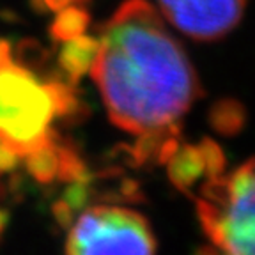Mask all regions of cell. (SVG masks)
Returning a JSON list of instances; mask_svg holds the SVG:
<instances>
[{
	"label": "cell",
	"instance_id": "6da1fadb",
	"mask_svg": "<svg viewBox=\"0 0 255 255\" xmlns=\"http://www.w3.org/2000/svg\"><path fill=\"white\" fill-rule=\"evenodd\" d=\"M91 73L110 121L136 136L172 128L200 94L186 52L147 0H126L110 16Z\"/></svg>",
	"mask_w": 255,
	"mask_h": 255
},
{
	"label": "cell",
	"instance_id": "7a4b0ae2",
	"mask_svg": "<svg viewBox=\"0 0 255 255\" xmlns=\"http://www.w3.org/2000/svg\"><path fill=\"white\" fill-rule=\"evenodd\" d=\"M59 112V96L28 69L0 55V149L28 154L43 149Z\"/></svg>",
	"mask_w": 255,
	"mask_h": 255
},
{
	"label": "cell",
	"instance_id": "3957f363",
	"mask_svg": "<svg viewBox=\"0 0 255 255\" xmlns=\"http://www.w3.org/2000/svg\"><path fill=\"white\" fill-rule=\"evenodd\" d=\"M254 161L206 183L197 200L200 225L222 252L252 255L255 241Z\"/></svg>",
	"mask_w": 255,
	"mask_h": 255
},
{
	"label": "cell",
	"instance_id": "277c9868",
	"mask_svg": "<svg viewBox=\"0 0 255 255\" xmlns=\"http://www.w3.org/2000/svg\"><path fill=\"white\" fill-rule=\"evenodd\" d=\"M66 250L89 254H152L156 238L140 213L119 206H94L69 231Z\"/></svg>",
	"mask_w": 255,
	"mask_h": 255
},
{
	"label": "cell",
	"instance_id": "5b68a950",
	"mask_svg": "<svg viewBox=\"0 0 255 255\" xmlns=\"http://www.w3.org/2000/svg\"><path fill=\"white\" fill-rule=\"evenodd\" d=\"M247 0H158L165 20L195 41L222 39L239 25Z\"/></svg>",
	"mask_w": 255,
	"mask_h": 255
}]
</instances>
